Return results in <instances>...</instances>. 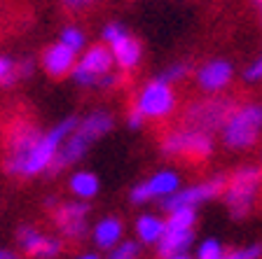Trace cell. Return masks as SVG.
<instances>
[{"label": "cell", "mask_w": 262, "mask_h": 259, "mask_svg": "<svg viewBox=\"0 0 262 259\" xmlns=\"http://www.w3.org/2000/svg\"><path fill=\"white\" fill-rule=\"evenodd\" d=\"M68 187H71V192L75 196H80L82 201H87V199H92V196L98 194V178L89 171H77L71 175Z\"/></svg>", "instance_id": "cell-21"}, {"label": "cell", "mask_w": 262, "mask_h": 259, "mask_svg": "<svg viewBox=\"0 0 262 259\" xmlns=\"http://www.w3.org/2000/svg\"><path fill=\"white\" fill-rule=\"evenodd\" d=\"M244 80L246 82H262V54L244 70Z\"/></svg>", "instance_id": "cell-30"}, {"label": "cell", "mask_w": 262, "mask_h": 259, "mask_svg": "<svg viewBox=\"0 0 262 259\" xmlns=\"http://www.w3.org/2000/svg\"><path fill=\"white\" fill-rule=\"evenodd\" d=\"M87 217H89V203H84V201L61 203L54 213L56 227H59V231L68 241H82V238L87 236V231H89Z\"/></svg>", "instance_id": "cell-11"}, {"label": "cell", "mask_w": 262, "mask_h": 259, "mask_svg": "<svg viewBox=\"0 0 262 259\" xmlns=\"http://www.w3.org/2000/svg\"><path fill=\"white\" fill-rule=\"evenodd\" d=\"M77 259H98L96 254H82V257H77Z\"/></svg>", "instance_id": "cell-36"}, {"label": "cell", "mask_w": 262, "mask_h": 259, "mask_svg": "<svg viewBox=\"0 0 262 259\" xmlns=\"http://www.w3.org/2000/svg\"><path fill=\"white\" fill-rule=\"evenodd\" d=\"M236 108V103L232 98H225V96H204V98H196L192 101L190 105L185 108L183 112V124L190 126V129H196L202 133H218L223 131L225 122L227 117L232 114V110Z\"/></svg>", "instance_id": "cell-3"}, {"label": "cell", "mask_w": 262, "mask_h": 259, "mask_svg": "<svg viewBox=\"0 0 262 259\" xmlns=\"http://www.w3.org/2000/svg\"><path fill=\"white\" fill-rule=\"evenodd\" d=\"M187 75H190V65L183 63V61H176V63H171L169 68H164L162 75H159V80L166 82V84H173V82L185 80Z\"/></svg>", "instance_id": "cell-24"}, {"label": "cell", "mask_w": 262, "mask_h": 259, "mask_svg": "<svg viewBox=\"0 0 262 259\" xmlns=\"http://www.w3.org/2000/svg\"><path fill=\"white\" fill-rule=\"evenodd\" d=\"M232 77H234V68H232L229 61L211 59L199 65V70H196V86L204 93L213 96V93H218V91H225L229 86V82H232Z\"/></svg>", "instance_id": "cell-12"}, {"label": "cell", "mask_w": 262, "mask_h": 259, "mask_svg": "<svg viewBox=\"0 0 262 259\" xmlns=\"http://www.w3.org/2000/svg\"><path fill=\"white\" fill-rule=\"evenodd\" d=\"M113 126H115L113 114L105 112V110H94V112H89L84 119H80L77 129L87 135V138L98 140V138H103L108 131H113Z\"/></svg>", "instance_id": "cell-17"}, {"label": "cell", "mask_w": 262, "mask_h": 259, "mask_svg": "<svg viewBox=\"0 0 262 259\" xmlns=\"http://www.w3.org/2000/svg\"><path fill=\"white\" fill-rule=\"evenodd\" d=\"M196 224V208H178V210L169 213L166 227L173 229H194Z\"/></svg>", "instance_id": "cell-22"}, {"label": "cell", "mask_w": 262, "mask_h": 259, "mask_svg": "<svg viewBox=\"0 0 262 259\" xmlns=\"http://www.w3.org/2000/svg\"><path fill=\"white\" fill-rule=\"evenodd\" d=\"M223 259H262V245H257V243L246 245V248H241V250L227 252Z\"/></svg>", "instance_id": "cell-27"}, {"label": "cell", "mask_w": 262, "mask_h": 259, "mask_svg": "<svg viewBox=\"0 0 262 259\" xmlns=\"http://www.w3.org/2000/svg\"><path fill=\"white\" fill-rule=\"evenodd\" d=\"M164 231H166V220L157 215H141L136 220V236L141 238V243L157 245L162 241Z\"/></svg>", "instance_id": "cell-20"}, {"label": "cell", "mask_w": 262, "mask_h": 259, "mask_svg": "<svg viewBox=\"0 0 262 259\" xmlns=\"http://www.w3.org/2000/svg\"><path fill=\"white\" fill-rule=\"evenodd\" d=\"M42 138L40 129L31 122H16L7 133V154H5V171L10 175H24V166L35 147V143Z\"/></svg>", "instance_id": "cell-6"}, {"label": "cell", "mask_w": 262, "mask_h": 259, "mask_svg": "<svg viewBox=\"0 0 262 259\" xmlns=\"http://www.w3.org/2000/svg\"><path fill=\"white\" fill-rule=\"evenodd\" d=\"M136 254H138L136 243H117L110 250L108 259H136Z\"/></svg>", "instance_id": "cell-28"}, {"label": "cell", "mask_w": 262, "mask_h": 259, "mask_svg": "<svg viewBox=\"0 0 262 259\" xmlns=\"http://www.w3.org/2000/svg\"><path fill=\"white\" fill-rule=\"evenodd\" d=\"M129 199L134 201V203H147V201H152V196H150V187H147V182H138L136 187L131 189Z\"/></svg>", "instance_id": "cell-29"}, {"label": "cell", "mask_w": 262, "mask_h": 259, "mask_svg": "<svg viewBox=\"0 0 262 259\" xmlns=\"http://www.w3.org/2000/svg\"><path fill=\"white\" fill-rule=\"evenodd\" d=\"M225 187H227V175H213V178L204 180V182L178 189L176 194H171L169 199L162 201V208L166 213L178 210V208H196L204 201H213V199H218V196H223Z\"/></svg>", "instance_id": "cell-7"}, {"label": "cell", "mask_w": 262, "mask_h": 259, "mask_svg": "<svg viewBox=\"0 0 262 259\" xmlns=\"http://www.w3.org/2000/svg\"><path fill=\"white\" fill-rule=\"evenodd\" d=\"M194 243V229H173L166 227L162 241L157 243V252L162 259H169L173 254H183Z\"/></svg>", "instance_id": "cell-16"}, {"label": "cell", "mask_w": 262, "mask_h": 259, "mask_svg": "<svg viewBox=\"0 0 262 259\" xmlns=\"http://www.w3.org/2000/svg\"><path fill=\"white\" fill-rule=\"evenodd\" d=\"M19 80L16 75V63L7 56H0V86H10Z\"/></svg>", "instance_id": "cell-26"}, {"label": "cell", "mask_w": 262, "mask_h": 259, "mask_svg": "<svg viewBox=\"0 0 262 259\" xmlns=\"http://www.w3.org/2000/svg\"><path fill=\"white\" fill-rule=\"evenodd\" d=\"M103 40L110 44L115 63L120 65V68L134 70V68L141 63V56H143L141 42H138L122 23H108V26L103 28Z\"/></svg>", "instance_id": "cell-10"}, {"label": "cell", "mask_w": 262, "mask_h": 259, "mask_svg": "<svg viewBox=\"0 0 262 259\" xmlns=\"http://www.w3.org/2000/svg\"><path fill=\"white\" fill-rule=\"evenodd\" d=\"M262 131V103H244L232 110L227 117L223 131H220V140L225 147L234 152L251 150L257 143Z\"/></svg>", "instance_id": "cell-2"}, {"label": "cell", "mask_w": 262, "mask_h": 259, "mask_svg": "<svg viewBox=\"0 0 262 259\" xmlns=\"http://www.w3.org/2000/svg\"><path fill=\"white\" fill-rule=\"evenodd\" d=\"M260 19H262V5H260Z\"/></svg>", "instance_id": "cell-38"}, {"label": "cell", "mask_w": 262, "mask_h": 259, "mask_svg": "<svg viewBox=\"0 0 262 259\" xmlns=\"http://www.w3.org/2000/svg\"><path fill=\"white\" fill-rule=\"evenodd\" d=\"M122 238V220L120 217H103L94 227V241L98 248L103 250H113L115 245L120 243Z\"/></svg>", "instance_id": "cell-18"}, {"label": "cell", "mask_w": 262, "mask_h": 259, "mask_svg": "<svg viewBox=\"0 0 262 259\" xmlns=\"http://www.w3.org/2000/svg\"><path fill=\"white\" fill-rule=\"evenodd\" d=\"M113 63H115L113 52L105 44H94V47H89L84 52L80 63H75L71 75L80 86H98V82L113 70Z\"/></svg>", "instance_id": "cell-9"}, {"label": "cell", "mask_w": 262, "mask_h": 259, "mask_svg": "<svg viewBox=\"0 0 262 259\" xmlns=\"http://www.w3.org/2000/svg\"><path fill=\"white\" fill-rule=\"evenodd\" d=\"M33 70H35V63H33L31 59H24V61H19V63H16V75L21 77V80L31 77Z\"/></svg>", "instance_id": "cell-32"}, {"label": "cell", "mask_w": 262, "mask_h": 259, "mask_svg": "<svg viewBox=\"0 0 262 259\" xmlns=\"http://www.w3.org/2000/svg\"><path fill=\"white\" fill-rule=\"evenodd\" d=\"M77 124H80V119L66 117L63 122H59V124H56L52 131L42 133V138L35 143V147H33L31 154H28L21 178H33V175H38V173L49 171V166H52V161H54L59 147L63 145L66 138H68V135L77 129Z\"/></svg>", "instance_id": "cell-5"}, {"label": "cell", "mask_w": 262, "mask_h": 259, "mask_svg": "<svg viewBox=\"0 0 262 259\" xmlns=\"http://www.w3.org/2000/svg\"><path fill=\"white\" fill-rule=\"evenodd\" d=\"M143 124H145V117H143L136 108L129 110V114H126V126H129L131 131H138V129H143Z\"/></svg>", "instance_id": "cell-31"}, {"label": "cell", "mask_w": 262, "mask_h": 259, "mask_svg": "<svg viewBox=\"0 0 262 259\" xmlns=\"http://www.w3.org/2000/svg\"><path fill=\"white\" fill-rule=\"evenodd\" d=\"M61 3H63V7H68V10L80 12V10H84V7L92 5L94 0H61Z\"/></svg>", "instance_id": "cell-33"}, {"label": "cell", "mask_w": 262, "mask_h": 259, "mask_svg": "<svg viewBox=\"0 0 262 259\" xmlns=\"http://www.w3.org/2000/svg\"><path fill=\"white\" fill-rule=\"evenodd\" d=\"M260 161H262V157H260Z\"/></svg>", "instance_id": "cell-39"}, {"label": "cell", "mask_w": 262, "mask_h": 259, "mask_svg": "<svg viewBox=\"0 0 262 259\" xmlns=\"http://www.w3.org/2000/svg\"><path fill=\"white\" fill-rule=\"evenodd\" d=\"M16 238H19V245H21V250L28 254V257L54 259L56 254L61 252V241H59V238L45 236V233H40L38 229L28 227V224L19 227Z\"/></svg>", "instance_id": "cell-13"}, {"label": "cell", "mask_w": 262, "mask_h": 259, "mask_svg": "<svg viewBox=\"0 0 262 259\" xmlns=\"http://www.w3.org/2000/svg\"><path fill=\"white\" fill-rule=\"evenodd\" d=\"M169 259H192V257L187 252H183V254H173V257H169Z\"/></svg>", "instance_id": "cell-35"}, {"label": "cell", "mask_w": 262, "mask_h": 259, "mask_svg": "<svg viewBox=\"0 0 262 259\" xmlns=\"http://www.w3.org/2000/svg\"><path fill=\"white\" fill-rule=\"evenodd\" d=\"M162 152L171 159L206 161L213 154V135L202 133L190 126H178L162 138Z\"/></svg>", "instance_id": "cell-4"}, {"label": "cell", "mask_w": 262, "mask_h": 259, "mask_svg": "<svg viewBox=\"0 0 262 259\" xmlns=\"http://www.w3.org/2000/svg\"><path fill=\"white\" fill-rule=\"evenodd\" d=\"M253 3H257V5H262V0H253Z\"/></svg>", "instance_id": "cell-37"}, {"label": "cell", "mask_w": 262, "mask_h": 259, "mask_svg": "<svg viewBox=\"0 0 262 259\" xmlns=\"http://www.w3.org/2000/svg\"><path fill=\"white\" fill-rule=\"evenodd\" d=\"M145 182L150 187V196L159 201L169 199L171 194H176L180 189V178H178V173H173V171H159L150 180H145Z\"/></svg>", "instance_id": "cell-19"}, {"label": "cell", "mask_w": 262, "mask_h": 259, "mask_svg": "<svg viewBox=\"0 0 262 259\" xmlns=\"http://www.w3.org/2000/svg\"><path fill=\"white\" fill-rule=\"evenodd\" d=\"M0 259H21V257H16V254L10 252V250H0Z\"/></svg>", "instance_id": "cell-34"}, {"label": "cell", "mask_w": 262, "mask_h": 259, "mask_svg": "<svg viewBox=\"0 0 262 259\" xmlns=\"http://www.w3.org/2000/svg\"><path fill=\"white\" fill-rule=\"evenodd\" d=\"M262 192V166H253L246 163L239 166L232 175L227 178V187L223 192L225 205H227L229 215L234 220H244L253 213L257 199Z\"/></svg>", "instance_id": "cell-1"}, {"label": "cell", "mask_w": 262, "mask_h": 259, "mask_svg": "<svg viewBox=\"0 0 262 259\" xmlns=\"http://www.w3.org/2000/svg\"><path fill=\"white\" fill-rule=\"evenodd\" d=\"M225 248L218 238H206L204 243H199L196 248V257L194 259H223L225 257Z\"/></svg>", "instance_id": "cell-23"}, {"label": "cell", "mask_w": 262, "mask_h": 259, "mask_svg": "<svg viewBox=\"0 0 262 259\" xmlns=\"http://www.w3.org/2000/svg\"><path fill=\"white\" fill-rule=\"evenodd\" d=\"M61 42H63L66 47H71L73 52H80V49L84 47V33L75 26H68L61 31Z\"/></svg>", "instance_id": "cell-25"}, {"label": "cell", "mask_w": 262, "mask_h": 259, "mask_svg": "<svg viewBox=\"0 0 262 259\" xmlns=\"http://www.w3.org/2000/svg\"><path fill=\"white\" fill-rule=\"evenodd\" d=\"M134 108L143 114L145 119H166L176 110V93L171 84L157 80H150L141 89Z\"/></svg>", "instance_id": "cell-8"}, {"label": "cell", "mask_w": 262, "mask_h": 259, "mask_svg": "<svg viewBox=\"0 0 262 259\" xmlns=\"http://www.w3.org/2000/svg\"><path fill=\"white\" fill-rule=\"evenodd\" d=\"M75 54L71 47H66L63 42L49 44L42 52V68L49 73V77H66L71 75L73 68H75Z\"/></svg>", "instance_id": "cell-15"}, {"label": "cell", "mask_w": 262, "mask_h": 259, "mask_svg": "<svg viewBox=\"0 0 262 259\" xmlns=\"http://www.w3.org/2000/svg\"><path fill=\"white\" fill-rule=\"evenodd\" d=\"M92 143H94L92 138H87L80 129H75L63 140V145L59 147L54 161H52V166H49V173H61L63 168H68V166H73L75 161H80V159L87 154V150H89Z\"/></svg>", "instance_id": "cell-14"}]
</instances>
